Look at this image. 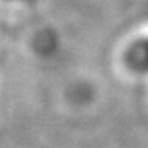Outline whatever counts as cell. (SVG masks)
<instances>
[{
  "label": "cell",
  "mask_w": 148,
  "mask_h": 148,
  "mask_svg": "<svg viewBox=\"0 0 148 148\" xmlns=\"http://www.w3.org/2000/svg\"><path fill=\"white\" fill-rule=\"evenodd\" d=\"M128 63L137 71H148V38L138 41L128 53Z\"/></svg>",
  "instance_id": "6da1fadb"
}]
</instances>
